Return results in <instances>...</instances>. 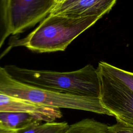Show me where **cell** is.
Here are the masks:
<instances>
[{"instance_id": "1", "label": "cell", "mask_w": 133, "mask_h": 133, "mask_svg": "<svg viewBox=\"0 0 133 133\" xmlns=\"http://www.w3.org/2000/svg\"><path fill=\"white\" fill-rule=\"evenodd\" d=\"M103 16L75 18L50 14L28 35L14 39L9 47L23 46L39 53L64 51L74 39Z\"/></svg>"}, {"instance_id": "2", "label": "cell", "mask_w": 133, "mask_h": 133, "mask_svg": "<svg viewBox=\"0 0 133 133\" xmlns=\"http://www.w3.org/2000/svg\"><path fill=\"white\" fill-rule=\"evenodd\" d=\"M15 79L45 89L73 95L99 97L100 82L97 68L88 64L70 72L36 70L15 65L4 67Z\"/></svg>"}, {"instance_id": "3", "label": "cell", "mask_w": 133, "mask_h": 133, "mask_svg": "<svg viewBox=\"0 0 133 133\" xmlns=\"http://www.w3.org/2000/svg\"><path fill=\"white\" fill-rule=\"evenodd\" d=\"M0 92L30 102L57 109H70L112 116L99 97H87L51 90L20 82L0 65Z\"/></svg>"}, {"instance_id": "4", "label": "cell", "mask_w": 133, "mask_h": 133, "mask_svg": "<svg viewBox=\"0 0 133 133\" xmlns=\"http://www.w3.org/2000/svg\"><path fill=\"white\" fill-rule=\"evenodd\" d=\"M102 105L119 122L133 126V92L121 82L97 68Z\"/></svg>"}, {"instance_id": "5", "label": "cell", "mask_w": 133, "mask_h": 133, "mask_svg": "<svg viewBox=\"0 0 133 133\" xmlns=\"http://www.w3.org/2000/svg\"><path fill=\"white\" fill-rule=\"evenodd\" d=\"M57 0H9L12 34H20L49 16Z\"/></svg>"}, {"instance_id": "6", "label": "cell", "mask_w": 133, "mask_h": 133, "mask_svg": "<svg viewBox=\"0 0 133 133\" xmlns=\"http://www.w3.org/2000/svg\"><path fill=\"white\" fill-rule=\"evenodd\" d=\"M116 2V0H57L50 14L75 18L104 16Z\"/></svg>"}, {"instance_id": "7", "label": "cell", "mask_w": 133, "mask_h": 133, "mask_svg": "<svg viewBox=\"0 0 133 133\" xmlns=\"http://www.w3.org/2000/svg\"><path fill=\"white\" fill-rule=\"evenodd\" d=\"M24 112L38 117L42 122H51L60 118L62 113L59 109L38 105L0 92V113Z\"/></svg>"}, {"instance_id": "8", "label": "cell", "mask_w": 133, "mask_h": 133, "mask_svg": "<svg viewBox=\"0 0 133 133\" xmlns=\"http://www.w3.org/2000/svg\"><path fill=\"white\" fill-rule=\"evenodd\" d=\"M40 122L42 121L38 117L28 113H0V123L7 128L16 131Z\"/></svg>"}, {"instance_id": "9", "label": "cell", "mask_w": 133, "mask_h": 133, "mask_svg": "<svg viewBox=\"0 0 133 133\" xmlns=\"http://www.w3.org/2000/svg\"><path fill=\"white\" fill-rule=\"evenodd\" d=\"M108 127L94 118H85L69 125L63 133H108Z\"/></svg>"}, {"instance_id": "10", "label": "cell", "mask_w": 133, "mask_h": 133, "mask_svg": "<svg viewBox=\"0 0 133 133\" xmlns=\"http://www.w3.org/2000/svg\"><path fill=\"white\" fill-rule=\"evenodd\" d=\"M98 68L121 82L133 92V72L122 69L105 61H100Z\"/></svg>"}, {"instance_id": "11", "label": "cell", "mask_w": 133, "mask_h": 133, "mask_svg": "<svg viewBox=\"0 0 133 133\" xmlns=\"http://www.w3.org/2000/svg\"><path fill=\"white\" fill-rule=\"evenodd\" d=\"M9 0H0V48L6 39L12 34L8 14Z\"/></svg>"}, {"instance_id": "12", "label": "cell", "mask_w": 133, "mask_h": 133, "mask_svg": "<svg viewBox=\"0 0 133 133\" xmlns=\"http://www.w3.org/2000/svg\"><path fill=\"white\" fill-rule=\"evenodd\" d=\"M69 125L65 122H45L42 123L37 133H63L68 128Z\"/></svg>"}, {"instance_id": "13", "label": "cell", "mask_w": 133, "mask_h": 133, "mask_svg": "<svg viewBox=\"0 0 133 133\" xmlns=\"http://www.w3.org/2000/svg\"><path fill=\"white\" fill-rule=\"evenodd\" d=\"M108 133H133V126L119 122L109 126Z\"/></svg>"}, {"instance_id": "14", "label": "cell", "mask_w": 133, "mask_h": 133, "mask_svg": "<svg viewBox=\"0 0 133 133\" xmlns=\"http://www.w3.org/2000/svg\"><path fill=\"white\" fill-rule=\"evenodd\" d=\"M16 131L9 129L0 123V133H16Z\"/></svg>"}]
</instances>
